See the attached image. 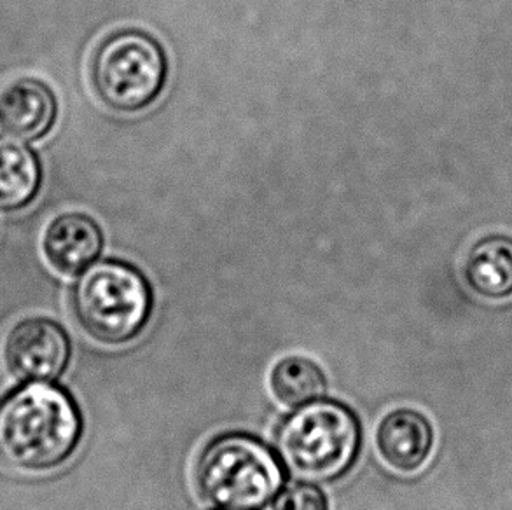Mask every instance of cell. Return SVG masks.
Returning a JSON list of instances; mask_svg holds the SVG:
<instances>
[{
	"label": "cell",
	"mask_w": 512,
	"mask_h": 510,
	"mask_svg": "<svg viewBox=\"0 0 512 510\" xmlns=\"http://www.w3.org/2000/svg\"><path fill=\"white\" fill-rule=\"evenodd\" d=\"M360 446L359 418L350 407L324 397L296 407L275 434V448L285 469L315 483H333L345 476Z\"/></svg>",
	"instance_id": "7a4b0ae2"
},
{
	"label": "cell",
	"mask_w": 512,
	"mask_h": 510,
	"mask_svg": "<svg viewBox=\"0 0 512 510\" xmlns=\"http://www.w3.org/2000/svg\"><path fill=\"white\" fill-rule=\"evenodd\" d=\"M153 310L146 276L130 264L104 261L86 268L72 290L77 324L98 343L121 346L144 331Z\"/></svg>",
	"instance_id": "277c9868"
},
{
	"label": "cell",
	"mask_w": 512,
	"mask_h": 510,
	"mask_svg": "<svg viewBox=\"0 0 512 510\" xmlns=\"http://www.w3.org/2000/svg\"><path fill=\"white\" fill-rule=\"evenodd\" d=\"M81 437V411L60 386L30 381L0 399V463L9 469H58L76 453Z\"/></svg>",
	"instance_id": "6da1fadb"
},
{
	"label": "cell",
	"mask_w": 512,
	"mask_h": 510,
	"mask_svg": "<svg viewBox=\"0 0 512 510\" xmlns=\"http://www.w3.org/2000/svg\"><path fill=\"white\" fill-rule=\"evenodd\" d=\"M41 184V165L34 152L18 138L0 137V208L27 205Z\"/></svg>",
	"instance_id": "8fae6325"
},
{
	"label": "cell",
	"mask_w": 512,
	"mask_h": 510,
	"mask_svg": "<svg viewBox=\"0 0 512 510\" xmlns=\"http://www.w3.org/2000/svg\"><path fill=\"white\" fill-rule=\"evenodd\" d=\"M270 390L280 404L296 409L326 395V373L315 360L289 355L271 369Z\"/></svg>",
	"instance_id": "7c38bea8"
},
{
	"label": "cell",
	"mask_w": 512,
	"mask_h": 510,
	"mask_svg": "<svg viewBox=\"0 0 512 510\" xmlns=\"http://www.w3.org/2000/svg\"><path fill=\"white\" fill-rule=\"evenodd\" d=\"M70 339L49 318H25L9 331L4 359L9 371L25 381L55 380L69 366Z\"/></svg>",
	"instance_id": "8992f818"
},
{
	"label": "cell",
	"mask_w": 512,
	"mask_h": 510,
	"mask_svg": "<svg viewBox=\"0 0 512 510\" xmlns=\"http://www.w3.org/2000/svg\"><path fill=\"white\" fill-rule=\"evenodd\" d=\"M167 62L160 46L140 32L111 35L98 48L91 79L98 97L114 111L144 109L160 95Z\"/></svg>",
	"instance_id": "5b68a950"
},
{
	"label": "cell",
	"mask_w": 512,
	"mask_h": 510,
	"mask_svg": "<svg viewBox=\"0 0 512 510\" xmlns=\"http://www.w3.org/2000/svg\"><path fill=\"white\" fill-rule=\"evenodd\" d=\"M374 442L388 469L402 476H411L429 462L436 435L422 413L409 407H399L381 418Z\"/></svg>",
	"instance_id": "52a82bcc"
},
{
	"label": "cell",
	"mask_w": 512,
	"mask_h": 510,
	"mask_svg": "<svg viewBox=\"0 0 512 510\" xmlns=\"http://www.w3.org/2000/svg\"><path fill=\"white\" fill-rule=\"evenodd\" d=\"M465 280L479 296L488 299L511 296V238L490 236L479 242L465 262Z\"/></svg>",
	"instance_id": "30bf717a"
},
{
	"label": "cell",
	"mask_w": 512,
	"mask_h": 510,
	"mask_svg": "<svg viewBox=\"0 0 512 510\" xmlns=\"http://www.w3.org/2000/svg\"><path fill=\"white\" fill-rule=\"evenodd\" d=\"M194 481L200 497L217 510H261L284 484L273 449L252 435L222 434L203 448Z\"/></svg>",
	"instance_id": "3957f363"
},
{
	"label": "cell",
	"mask_w": 512,
	"mask_h": 510,
	"mask_svg": "<svg viewBox=\"0 0 512 510\" xmlns=\"http://www.w3.org/2000/svg\"><path fill=\"white\" fill-rule=\"evenodd\" d=\"M44 254L49 264L63 275H77L97 259L102 250V233L90 217L60 215L44 235Z\"/></svg>",
	"instance_id": "9c48e42d"
},
{
	"label": "cell",
	"mask_w": 512,
	"mask_h": 510,
	"mask_svg": "<svg viewBox=\"0 0 512 510\" xmlns=\"http://www.w3.org/2000/svg\"><path fill=\"white\" fill-rule=\"evenodd\" d=\"M56 109L46 84L18 79L0 93V128L18 140L41 138L55 123Z\"/></svg>",
	"instance_id": "ba28073f"
},
{
	"label": "cell",
	"mask_w": 512,
	"mask_h": 510,
	"mask_svg": "<svg viewBox=\"0 0 512 510\" xmlns=\"http://www.w3.org/2000/svg\"><path fill=\"white\" fill-rule=\"evenodd\" d=\"M271 510H331L329 498L312 483H294L278 493Z\"/></svg>",
	"instance_id": "4fadbf2b"
}]
</instances>
